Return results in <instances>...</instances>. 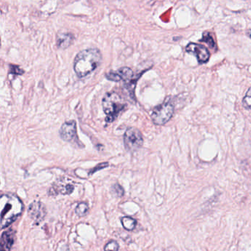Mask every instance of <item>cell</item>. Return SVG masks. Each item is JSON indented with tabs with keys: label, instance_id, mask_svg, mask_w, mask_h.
Segmentation results:
<instances>
[{
	"label": "cell",
	"instance_id": "1",
	"mask_svg": "<svg viewBox=\"0 0 251 251\" xmlns=\"http://www.w3.org/2000/svg\"><path fill=\"white\" fill-rule=\"evenodd\" d=\"M100 51L97 48H91L80 51L75 57L74 70L79 77H84L96 70L102 61Z\"/></svg>",
	"mask_w": 251,
	"mask_h": 251
},
{
	"label": "cell",
	"instance_id": "2",
	"mask_svg": "<svg viewBox=\"0 0 251 251\" xmlns=\"http://www.w3.org/2000/svg\"><path fill=\"white\" fill-rule=\"evenodd\" d=\"M1 208V227H8L14 223L23 210V204L18 197L14 194H4L0 198Z\"/></svg>",
	"mask_w": 251,
	"mask_h": 251
},
{
	"label": "cell",
	"instance_id": "3",
	"mask_svg": "<svg viewBox=\"0 0 251 251\" xmlns=\"http://www.w3.org/2000/svg\"><path fill=\"white\" fill-rule=\"evenodd\" d=\"M125 104L120 95L116 92L106 94L102 100V108L107 115L106 121L111 123L124 108Z\"/></svg>",
	"mask_w": 251,
	"mask_h": 251
},
{
	"label": "cell",
	"instance_id": "4",
	"mask_svg": "<svg viewBox=\"0 0 251 251\" xmlns=\"http://www.w3.org/2000/svg\"><path fill=\"white\" fill-rule=\"evenodd\" d=\"M174 111V105L171 102H164L154 109L152 114V122L157 126H163L171 120Z\"/></svg>",
	"mask_w": 251,
	"mask_h": 251
},
{
	"label": "cell",
	"instance_id": "5",
	"mask_svg": "<svg viewBox=\"0 0 251 251\" xmlns=\"http://www.w3.org/2000/svg\"><path fill=\"white\" fill-rule=\"evenodd\" d=\"M124 144L126 149L130 152H134L143 145L142 133L135 127H129L124 136Z\"/></svg>",
	"mask_w": 251,
	"mask_h": 251
},
{
	"label": "cell",
	"instance_id": "6",
	"mask_svg": "<svg viewBox=\"0 0 251 251\" xmlns=\"http://www.w3.org/2000/svg\"><path fill=\"white\" fill-rule=\"evenodd\" d=\"M47 211L45 205L39 201H35L30 204L28 208L29 217L36 223L39 224L46 216Z\"/></svg>",
	"mask_w": 251,
	"mask_h": 251
},
{
	"label": "cell",
	"instance_id": "7",
	"mask_svg": "<svg viewBox=\"0 0 251 251\" xmlns=\"http://www.w3.org/2000/svg\"><path fill=\"white\" fill-rule=\"evenodd\" d=\"M186 52L193 54L201 64L206 63L210 58V54L206 48L198 44L190 43L186 48Z\"/></svg>",
	"mask_w": 251,
	"mask_h": 251
},
{
	"label": "cell",
	"instance_id": "8",
	"mask_svg": "<svg viewBox=\"0 0 251 251\" xmlns=\"http://www.w3.org/2000/svg\"><path fill=\"white\" fill-rule=\"evenodd\" d=\"M133 77V72L129 67H123L117 71H111L106 75L108 80L119 82L121 80L130 81Z\"/></svg>",
	"mask_w": 251,
	"mask_h": 251
},
{
	"label": "cell",
	"instance_id": "9",
	"mask_svg": "<svg viewBox=\"0 0 251 251\" xmlns=\"http://www.w3.org/2000/svg\"><path fill=\"white\" fill-rule=\"evenodd\" d=\"M61 137L66 142H73L77 139V127L75 121L64 123L60 130Z\"/></svg>",
	"mask_w": 251,
	"mask_h": 251
},
{
	"label": "cell",
	"instance_id": "10",
	"mask_svg": "<svg viewBox=\"0 0 251 251\" xmlns=\"http://www.w3.org/2000/svg\"><path fill=\"white\" fill-rule=\"evenodd\" d=\"M15 233L13 230H8L2 233L1 237V250L2 251H10L14 245Z\"/></svg>",
	"mask_w": 251,
	"mask_h": 251
},
{
	"label": "cell",
	"instance_id": "11",
	"mask_svg": "<svg viewBox=\"0 0 251 251\" xmlns=\"http://www.w3.org/2000/svg\"><path fill=\"white\" fill-rule=\"evenodd\" d=\"M74 36L71 33H60L57 36V45L61 49H67L71 46Z\"/></svg>",
	"mask_w": 251,
	"mask_h": 251
},
{
	"label": "cell",
	"instance_id": "12",
	"mask_svg": "<svg viewBox=\"0 0 251 251\" xmlns=\"http://www.w3.org/2000/svg\"><path fill=\"white\" fill-rule=\"evenodd\" d=\"M54 188H57L58 193L63 194V195L72 193L74 190V186L71 183H58V186H54Z\"/></svg>",
	"mask_w": 251,
	"mask_h": 251
},
{
	"label": "cell",
	"instance_id": "13",
	"mask_svg": "<svg viewBox=\"0 0 251 251\" xmlns=\"http://www.w3.org/2000/svg\"><path fill=\"white\" fill-rule=\"evenodd\" d=\"M122 224L126 230H132L136 226V221L131 217H125L122 218Z\"/></svg>",
	"mask_w": 251,
	"mask_h": 251
},
{
	"label": "cell",
	"instance_id": "14",
	"mask_svg": "<svg viewBox=\"0 0 251 251\" xmlns=\"http://www.w3.org/2000/svg\"><path fill=\"white\" fill-rule=\"evenodd\" d=\"M88 211H89V206L87 204L81 202V203L78 204L76 208L75 213L79 217H83L87 214Z\"/></svg>",
	"mask_w": 251,
	"mask_h": 251
},
{
	"label": "cell",
	"instance_id": "15",
	"mask_svg": "<svg viewBox=\"0 0 251 251\" xmlns=\"http://www.w3.org/2000/svg\"><path fill=\"white\" fill-rule=\"evenodd\" d=\"M243 106L247 109H251V87L249 88L242 100Z\"/></svg>",
	"mask_w": 251,
	"mask_h": 251
},
{
	"label": "cell",
	"instance_id": "16",
	"mask_svg": "<svg viewBox=\"0 0 251 251\" xmlns=\"http://www.w3.org/2000/svg\"><path fill=\"white\" fill-rule=\"evenodd\" d=\"M111 190H112L113 194H114L118 198H120V197L123 196V195H124V189L122 188L120 185H114Z\"/></svg>",
	"mask_w": 251,
	"mask_h": 251
},
{
	"label": "cell",
	"instance_id": "17",
	"mask_svg": "<svg viewBox=\"0 0 251 251\" xmlns=\"http://www.w3.org/2000/svg\"><path fill=\"white\" fill-rule=\"evenodd\" d=\"M119 249V245L115 241H111L105 245L104 250L105 251H117Z\"/></svg>",
	"mask_w": 251,
	"mask_h": 251
},
{
	"label": "cell",
	"instance_id": "18",
	"mask_svg": "<svg viewBox=\"0 0 251 251\" xmlns=\"http://www.w3.org/2000/svg\"><path fill=\"white\" fill-rule=\"evenodd\" d=\"M10 73L20 75H23L24 73V71L21 68H20L18 66L11 65L10 66Z\"/></svg>",
	"mask_w": 251,
	"mask_h": 251
},
{
	"label": "cell",
	"instance_id": "19",
	"mask_svg": "<svg viewBox=\"0 0 251 251\" xmlns=\"http://www.w3.org/2000/svg\"><path fill=\"white\" fill-rule=\"evenodd\" d=\"M201 41H204V42L208 44L211 48H214V41H213L212 38H211L209 35H208V36H204Z\"/></svg>",
	"mask_w": 251,
	"mask_h": 251
},
{
	"label": "cell",
	"instance_id": "20",
	"mask_svg": "<svg viewBox=\"0 0 251 251\" xmlns=\"http://www.w3.org/2000/svg\"><path fill=\"white\" fill-rule=\"evenodd\" d=\"M248 36H250V37L251 38V30H249L248 33Z\"/></svg>",
	"mask_w": 251,
	"mask_h": 251
}]
</instances>
